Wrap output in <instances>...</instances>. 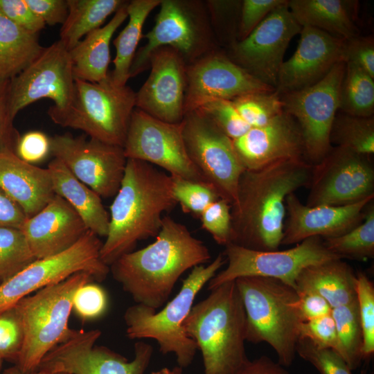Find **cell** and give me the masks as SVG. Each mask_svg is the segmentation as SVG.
Instances as JSON below:
<instances>
[{"label":"cell","instance_id":"cell-55","mask_svg":"<svg viewBox=\"0 0 374 374\" xmlns=\"http://www.w3.org/2000/svg\"><path fill=\"white\" fill-rule=\"evenodd\" d=\"M27 218L21 208L0 188V227L20 229Z\"/></svg>","mask_w":374,"mask_h":374},{"label":"cell","instance_id":"cell-52","mask_svg":"<svg viewBox=\"0 0 374 374\" xmlns=\"http://www.w3.org/2000/svg\"><path fill=\"white\" fill-rule=\"evenodd\" d=\"M9 81L0 82V153L12 152L20 136L15 129L8 104Z\"/></svg>","mask_w":374,"mask_h":374},{"label":"cell","instance_id":"cell-33","mask_svg":"<svg viewBox=\"0 0 374 374\" xmlns=\"http://www.w3.org/2000/svg\"><path fill=\"white\" fill-rule=\"evenodd\" d=\"M121 0H67L68 15L62 24L60 40L68 51L124 3Z\"/></svg>","mask_w":374,"mask_h":374},{"label":"cell","instance_id":"cell-51","mask_svg":"<svg viewBox=\"0 0 374 374\" xmlns=\"http://www.w3.org/2000/svg\"><path fill=\"white\" fill-rule=\"evenodd\" d=\"M51 153V139L38 130L20 136L15 154L21 160L33 164L44 159Z\"/></svg>","mask_w":374,"mask_h":374},{"label":"cell","instance_id":"cell-22","mask_svg":"<svg viewBox=\"0 0 374 374\" xmlns=\"http://www.w3.org/2000/svg\"><path fill=\"white\" fill-rule=\"evenodd\" d=\"M373 199L374 196L349 205L310 207L291 193L285 199L287 217L281 244H296L311 237L323 239L341 235L362 222L365 209Z\"/></svg>","mask_w":374,"mask_h":374},{"label":"cell","instance_id":"cell-2","mask_svg":"<svg viewBox=\"0 0 374 374\" xmlns=\"http://www.w3.org/2000/svg\"><path fill=\"white\" fill-rule=\"evenodd\" d=\"M154 242L117 258L110 272L137 304L161 308L179 277L211 258L208 247L184 224L163 216Z\"/></svg>","mask_w":374,"mask_h":374},{"label":"cell","instance_id":"cell-37","mask_svg":"<svg viewBox=\"0 0 374 374\" xmlns=\"http://www.w3.org/2000/svg\"><path fill=\"white\" fill-rule=\"evenodd\" d=\"M331 315L336 326L339 355L355 370L363 360V335L357 301L332 308Z\"/></svg>","mask_w":374,"mask_h":374},{"label":"cell","instance_id":"cell-42","mask_svg":"<svg viewBox=\"0 0 374 374\" xmlns=\"http://www.w3.org/2000/svg\"><path fill=\"white\" fill-rule=\"evenodd\" d=\"M197 111L211 119L232 140L242 136L251 128L240 115L231 100H213Z\"/></svg>","mask_w":374,"mask_h":374},{"label":"cell","instance_id":"cell-43","mask_svg":"<svg viewBox=\"0 0 374 374\" xmlns=\"http://www.w3.org/2000/svg\"><path fill=\"white\" fill-rule=\"evenodd\" d=\"M296 354L310 363L320 374H352V370L338 353L319 347L307 339H299Z\"/></svg>","mask_w":374,"mask_h":374},{"label":"cell","instance_id":"cell-5","mask_svg":"<svg viewBox=\"0 0 374 374\" xmlns=\"http://www.w3.org/2000/svg\"><path fill=\"white\" fill-rule=\"evenodd\" d=\"M246 314L247 341L265 342L276 352L283 366L296 355L301 325L296 291L283 282L265 277L235 280Z\"/></svg>","mask_w":374,"mask_h":374},{"label":"cell","instance_id":"cell-61","mask_svg":"<svg viewBox=\"0 0 374 374\" xmlns=\"http://www.w3.org/2000/svg\"><path fill=\"white\" fill-rule=\"evenodd\" d=\"M53 374H68V373H53Z\"/></svg>","mask_w":374,"mask_h":374},{"label":"cell","instance_id":"cell-60","mask_svg":"<svg viewBox=\"0 0 374 374\" xmlns=\"http://www.w3.org/2000/svg\"><path fill=\"white\" fill-rule=\"evenodd\" d=\"M3 361H4L3 359L0 356V371L1 369V366H2V364Z\"/></svg>","mask_w":374,"mask_h":374},{"label":"cell","instance_id":"cell-30","mask_svg":"<svg viewBox=\"0 0 374 374\" xmlns=\"http://www.w3.org/2000/svg\"><path fill=\"white\" fill-rule=\"evenodd\" d=\"M288 8L303 26L317 28L343 39L359 35L355 22L357 1L346 0H288Z\"/></svg>","mask_w":374,"mask_h":374},{"label":"cell","instance_id":"cell-50","mask_svg":"<svg viewBox=\"0 0 374 374\" xmlns=\"http://www.w3.org/2000/svg\"><path fill=\"white\" fill-rule=\"evenodd\" d=\"M0 12L32 34L38 35L46 26L42 19L30 8L26 0H0Z\"/></svg>","mask_w":374,"mask_h":374},{"label":"cell","instance_id":"cell-39","mask_svg":"<svg viewBox=\"0 0 374 374\" xmlns=\"http://www.w3.org/2000/svg\"><path fill=\"white\" fill-rule=\"evenodd\" d=\"M232 101L240 115L251 127L265 126L284 112L280 96L275 90L246 94Z\"/></svg>","mask_w":374,"mask_h":374},{"label":"cell","instance_id":"cell-14","mask_svg":"<svg viewBox=\"0 0 374 374\" xmlns=\"http://www.w3.org/2000/svg\"><path fill=\"white\" fill-rule=\"evenodd\" d=\"M75 78L69 51L60 40L44 47L39 55L9 81L8 104L15 119L19 111L42 98L54 105L48 116L71 107L75 95Z\"/></svg>","mask_w":374,"mask_h":374},{"label":"cell","instance_id":"cell-32","mask_svg":"<svg viewBox=\"0 0 374 374\" xmlns=\"http://www.w3.org/2000/svg\"><path fill=\"white\" fill-rule=\"evenodd\" d=\"M161 3V0H133L127 3L128 22L113 42L116 53L109 76L115 84L126 85L137 46L143 37V24L152 10Z\"/></svg>","mask_w":374,"mask_h":374},{"label":"cell","instance_id":"cell-48","mask_svg":"<svg viewBox=\"0 0 374 374\" xmlns=\"http://www.w3.org/2000/svg\"><path fill=\"white\" fill-rule=\"evenodd\" d=\"M300 338L307 339L319 347L331 348L339 354L336 326L331 314L303 321Z\"/></svg>","mask_w":374,"mask_h":374},{"label":"cell","instance_id":"cell-36","mask_svg":"<svg viewBox=\"0 0 374 374\" xmlns=\"http://www.w3.org/2000/svg\"><path fill=\"white\" fill-rule=\"evenodd\" d=\"M330 141L336 146L370 156L374 152V118L337 114Z\"/></svg>","mask_w":374,"mask_h":374},{"label":"cell","instance_id":"cell-25","mask_svg":"<svg viewBox=\"0 0 374 374\" xmlns=\"http://www.w3.org/2000/svg\"><path fill=\"white\" fill-rule=\"evenodd\" d=\"M0 188L30 217L55 196L50 172L19 159L15 152L0 153Z\"/></svg>","mask_w":374,"mask_h":374},{"label":"cell","instance_id":"cell-45","mask_svg":"<svg viewBox=\"0 0 374 374\" xmlns=\"http://www.w3.org/2000/svg\"><path fill=\"white\" fill-rule=\"evenodd\" d=\"M231 204L219 198L208 205L199 215L202 227L208 232L220 245L231 243Z\"/></svg>","mask_w":374,"mask_h":374},{"label":"cell","instance_id":"cell-46","mask_svg":"<svg viewBox=\"0 0 374 374\" xmlns=\"http://www.w3.org/2000/svg\"><path fill=\"white\" fill-rule=\"evenodd\" d=\"M108 305L106 292L99 285L87 283L74 294L72 310L82 320L96 319L104 314Z\"/></svg>","mask_w":374,"mask_h":374},{"label":"cell","instance_id":"cell-54","mask_svg":"<svg viewBox=\"0 0 374 374\" xmlns=\"http://www.w3.org/2000/svg\"><path fill=\"white\" fill-rule=\"evenodd\" d=\"M297 294L298 308L303 321L331 314L332 307L319 294L310 292H297Z\"/></svg>","mask_w":374,"mask_h":374},{"label":"cell","instance_id":"cell-3","mask_svg":"<svg viewBox=\"0 0 374 374\" xmlns=\"http://www.w3.org/2000/svg\"><path fill=\"white\" fill-rule=\"evenodd\" d=\"M177 204L169 174L145 161L127 159L120 188L110 206L101 260L110 266L132 251L139 241L156 237L163 214Z\"/></svg>","mask_w":374,"mask_h":374},{"label":"cell","instance_id":"cell-44","mask_svg":"<svg viewBox=\"0 0 374 374\" xmlns=\"http://www.w3.org/2000/svg\"><path fill=\"white\" fill-rule=\"evenodd\" d=\"M23 342V325L16 307L0 312V356L16 364Z\"/></svg>","mask_w":374,"mask_h":374},{"label":"cell","instance_id":"cell-56","mask_svg":"<svg viewBox=\"0 0 374 374\" xmlns=\"http://www.w3.org/2000/svg\"><path fill=\"white\" fill-rule=\"evenodd\" d=\"M235 374H289V373L279 363L263 355L252 361L249 360Z\"/></svg>","mask_w":374,"mask_h":374},{"label":"cell","instance_id":"cell-41","mask_svg":"<svg viewBox=\"0 0 374 374\" xmlns=\"http://www.w3.org/2000/svg\"><path fill=\"white\" fill-rule=\"evenodd\" d=\"M357 302L363 335L362 359L374 353V287L363 272L356 274Z\"/></svg>","mask_w":374,"mask_h":374},{"label":"cell","instance_id":"cell-49","mask_svg":"<svg viewBox=\"0 0 374 374\" xmlns=\"http://www.w3.org/2000/svg\"><path fill=\"white\" fill-rule=\"evenodd\" d=\"M342 61L351 62L374 78L373 37L360 36L344 39L342 48Z\"/></svg>","mask_w":374,"mask_h":374},{"label":"cell","instance_id":"cell-1","mask_svg":"<svg viewBox=\"0 0 374 374\" xmlns=\"http://www.w3.org/2000/svg\"><path fill=\"white\" fill-rule=\"evenodd\" d=\"M312 168L305 159H294L245 170L231 208V243L256 250H278L283 235L286 197L308 186Z\"/></svg>","mask_w":374,"mask_h":374},{"label":"cell","instance_id":"cell-11","mask_svg":"<svg viewBox=\"0 0 374 374\" xmlns=\"http://www.w3.org/2000/svg\"><path fill=\"white\" fill-rule=\"evenodd\" d=\"M346 63H337L316 84L293 92L280 94L285 112L300 129L304 159L312 165L319 163L332 147L330 134L339 109L340 89Z\"/></svg>","mask_w":374,"mask_h":374},{"label":"cell","instance_id":"cell-18","mask_svg":"<svg viewBox=\"0 0 374 374\" xmlns=\"http://www.w3.org/2000/svg\"><path fill=\"white\" fill-rule=\"evenodd\" d=\"M287 3L288 0L269 13L247 37L232 44L235 63L274 89L287 46L302 29Z\"/></svg>","mask_w":374,"mask_h":374},{"label":"cell","instance_id":"cell-10","mask_svg":"<svg viewBox=\"0 0 374 374\" xmlns=\"http://www.w3.org/2000/svg\"><path fill=\"white\" fill-rule=\"evenodd\" d=\"M223 255L227 266L209 280L208 290L247 276L276 279L296 290V279L304 268L341 259L326 248L319 237L307 238L282 251L256 250L229 243L225 246Z\"/></svg>","mask_w":374,"mask_h":374},{"label":"cell","instance_id":"cell-31","mask_svg":"<svg viewBox=\"0 0 374 374\" xmlns=\"http://www.w3.org/2000/svg\"><path fill=\"white\" fill-rule=\"evenodd\" d=\"M44 48L38 35L25 30L0 12V82L10 81L18 75Z\"/></svg>","mask_w":374,"mask_h":374},{"label":"cell","instance_id":"cell-35","mask_svg":"<svg viewBox=\"0 0 374 374\" xmlns=\"http://www.w3.org/2000/svg\"><path fill=\"white\" fill-rule=\"evenodd\" d=\"M326 248L339 258L366 260L374 257V202L366 206L362 222L349 231L323 238Z\"/></svg>","mask_w":374,"mask_h":374},{"label":"cell","instance_id":"cell-16","mask_svg":"<svg viewBox=\"0 0 374 374\" xmlns=\"http://www.w3.org/2000/svg\"><path fill=\"white\" fill-rule=\"evenodd\" d=\"M123 148L127 159L160 167L172 177L206 183L188 157L181 123L164 122L134 109Z\"/></svg>","mask_w":374,"mask_h":374},{"label":"cell","instance_id":"cell-47","mask_svg":"<svg viewBox=\"0 0 374 374\" xmlns=\"http://www.w3.org/2000/svg\"><path fill=\"white\" fill-rule=\"evenodd\" d=\"M287 0H244L241 3L238 41L247 37L274 10Z\"/></svg>","mask_w":374,"mask_h":374},{"label":"cell","instance_id":"cell-21","mask_svg":"<svg viewBox=\"0 0 374 374\" xmlns=\"http://www.w3.org/2000/svg\"><path fill=\"white\" fill-rule=\"evenodd\" d=\"M292 56L280 69L275 91L279 94L309 87L342 61L344 40L310 26H303Z\"/></svg>","mask_w":374,"mask_h":374},{"label":"cell","instance_id":"cell-27","mask_svg":"<svg viewBox=\"0 0 374 374\" xmlns=\"http://www.w3.org/2000/svg\"><path fill=\"white\" fill-rule=\"evenodd\" d=\"M124 3L104 26L88 33L69 51L75 79L100 82L109 76L110 42L115 31L128 17Z\"/></svg>","mask_w":374,"mask_h":374},{"label":"cell","instance_id":"cell-58","mask_svg":"<svg viewBox=\"0 0 374 374\" xmlns=\"http://www.w3.org/2000/svg\"><path fill=\"white\" fill-rule=\"evenodd\" d=\"M165 374H182V368L180 366H175L172 369L164 368Z\"/></svg>","mask_w":374,"mask_h":374},{"label":"cell","instance_id":"cell-19","mask_svg":"<svg viewBox=\"0 0 374 374\" xmlns=\"http://www.w3.org/2000/svg\"><path fill=\"white\" fill-rule=\"evenodd\" d=\"M275 89L221 54L199 60L186 71L184 115L216 99L233 100Z\"/></svg>","mask_w":374,"mask_h":374},{"label":"cell","instance_id":"cell-13","mask_svg":"<svg viewBox=\"0 0 374 374\" xmlns=\"http://www.w3.org/2000/svg\"><path fill=\"white\" fill-rule=\"evenodd\" d=\"M100 335L98 329L72 330L66 340L45 355L37 370L51 374H145L153 354L150 344L136 342L134 359L129 361L106 346L96 345Z\"/></svg>","mask_w":374,"mask_h":374},{"label":"cell","instance_id":"cell-34","mask_svg":"<svg viewBox=\"0 0 374 374\" xmlns=\"http://www.w3.org/2000/svg\"><path fill=\"white\" fill-rule=\"evenodd\" d=\"M339 110L355 116H373L374 78L351 62L346 63Z\"/></svg>","mask_w":374,"mask_h":374},{"label":"cell","instance_id":"cell-28","mask_svg":"<svg viewBox=\"0 0 374 374\" xmlns=\"http://www.w3.org/2000/svg\"><path fill=\"white\" fill-rule=\"evenodd\" d=\"M55 195L65 199L82 220L87 229L99 237L108 233L109 215L101 197L78 179L59 159L48 165Z\"/></svg>","mask_w":374,"mask_h":374},{"label":"cell","instance_id":"cell-6","mask_svg":"<svg viewBox=\"0 0 374 374\" xmlns=\"http://www.w3.org/2000/svg\"><path fill=\"white\" fill-rule=\"evenodd\" d=\"M226 262L220 253L207 265L194 267L183 280L177 294L159 310L141 304L127 308L123 319L126 335L130 339H154L163 355L172 353L178 366L188 367L193 362L197 347L184 328L196 296Z\"/></svg>","mask_w":374,"mask_h":374},{"label":"cell","instance_id":"cell-40","mask_svg":"<svg viewBox=\"0 0 374 374\" xmlns=\"http://www.w3.org/2000/svg\"><path fill=\"white\" fill-rule=\"evenodd\" d=\"M174 197L185 213L199 216L203 211L220 196L208 184L172 177Z\"/></svg>","mask_w":374,"mask_h":374},{"label":"cell","instance_id":"cell-26","mask_svg":"<svg viewBox=\"0 0 374 374\" xmlns=\"http://www.w3.org/2000/svg\"><path fill=\"white\" fill-rule=\"evenodd\" d=\"M161 8L153 28L143 37L146 44L136 53L133 60L130 77H134L147 67L150 56L157 49L170 47L188 54L193 49L197 35L188 15L177 1H161Z\"/></svg>","mask_w":374,"mask_h":374},{"label":"cell","instance_id":"cell-15","mask_svg":"<svg viewBox=\"0 0 374 374\" xmlns=\"http://www.w3.org/2000/svg\"><path fill=\"white\" fill-rule=\"evenodd\" d=\"M306 206H345L374 196V168L369 156L339 146L313 165Z\"/></svg>","mask_w":374,"mask_h":374},{"label":"cell","instance_id":"cell-8","mask_svg":"<svg viewBox=\"0 0 374 374\" xmlns=\"http://www.w3.org/2000/svg\"><path fill=\"white\" fill-rule=\"evenodd\" d=\"M75 95L66 112L49 116L63 127L84 132L90 138L123 147L136 92L127 85L118 86L109 74L100 82L75 79Z\"/></svg>","mask_w":374,"mask_h":374},{"label":"cell","instance_id":"cell-12","mask_svg":"<svg viewBox=\"0 0 374 374\" xmlns=\"http://www.w3.org/2000/svg\"><path fill=\"white\" fill-rule=\"evenodd\" d=\"M181 125L190 161L220 197L234 204L239 180L245 169L235 153L233 140L197 110L186 114Z\"/></svg>","mask_w":374,"mask_h":374},{"label":"cell","instance_id":"cell-38","mask_svg":"<svg viewBox=\"0 0 374 374\" xmlns=\"http://www.w3.org/2000/svg\"><path fill=\"white\" fill-rule=\"evenodd\" d=\"M35 260L19 229L0 227V283Z\"/></svg>","mask_w":374,"mask_h":374},{"label":"cell","instance_id":"cell-23","mask_svg":"<svg viewBox=\"0 0 374 374\" xmlns=\"http://www.w3.org/2000/svg\"><path fill=\"white\" fill-rule=\"evenodd\" d=\"M233 145L245 170L258 169L283 160L304 159L299 125L285 112L265 126L251 127L233 140Z\"/></svg>","mask_w":374,"mask_h":374},{"label":"cell","instance_id":"cell-20","mask_svg":"<svg viewBox=\"0 0 374 374\" xmlns=\"http://www.w3.org/2000/svg\"><path fill=\"white\" fill-rule=\"evenodd\" d=\"M149 77L136 93L135 107L169 123H181L184 116L186 71L181 55L162 47L150 56Z\"/></svg>","mask_w":374,"mask_h":374},{"label":"cell","instance_id":"cell-53","mask_svg":"<svg viewBox=\"0 0 374 374\" xmlns=\"http://www.w3.org/2000/svg\"><path fill=\"white\" fill-rule=\"evenodd\" d=\"M26 2L46 25L62 24L67 17V0H26Z\"/></svg>","mask_w":374,"mask_h":374},{"label":"cell","instance_id":"cell-57","mask_svg":"<svg viewBox=\"0 0 374 374\" xmlns=\"http://www.w3.org/2000/svg\"><path fill=\"white\" fill-rule=\"evenodd\" d=\"M3 374H51V373H48L44 371H42V370H37L30 373H24L22 371H21L17 366L15 365L12 367L5 369L3 371Z\"/></svg>","mask_w":374,"mask_h":374},{"label":"cell","instance_id":"cell-29","mask_svg":"<svg viewBox=\"0 0 374 374\" xmlns=\"http://www.w3.org/2000/svg\"><path fill=\"white\" fill-rule=\"evenodd\" d=\"M356 280L348 263L331 260L304 268L296 279V291L319 294L335 308L357 301Z\"/></svg>","mask_w":374,"mask_h":374},{"label":"cell","instance_id":"cell-9","mask_svg":"<svg viewBox=\"0 0 374 374\" xmlns=\"http://www.w3.org/2000/svg\"><path fill=\"white\" fill-rule=\"evenodd\" d=\"M102 246L99 236L88 230L68 249L52 256L36 259L0 283V312L77 272H87L97 282L104 280L110 269L100 258Z\"/></svg>","mask_w":374,"mask_h":374},{"label":"cell","instance_id":"cell-59","mask_svg":"<svg viewBox=\"0 0 374 374\" xmlns=\"http://www.w3.org/2000/svg\"><path fill=\"white\" fill-rule=\"evenodd\" d=\"M150 374H165L164 368L157 371H153Z\"/></svg>","mask_w":374,"mask_h":374},{"label":"cell","instance_id":"cell-24","mask_svg":"<svg viewBox=\"0 0 374 374\" xmlns=\"http://www.w3.org/2000/svg\"><path fill=\"white\" fill-rule=\"evenodd\" d=\"M19 229L36 259L68 249L88 231L75 211L57 195L37 214L27 218Z\"/></svg>","mask_w":374,"mask_h":374},{"label":"cell","instance_id":"cell-4","mask_svg":"<svg viewBox=\"0 0 374 374\" xmlns=\"http://www.w3.org/2000/svg\"><path fill=\"white\" fill-rule=\"evenodd\" d=\"M209 291L193 305L184 328L202 353L204 374H235L249 361L243 303L235 280Z\"/></svg>","mask_w":374,"mask_h":374},{"label":"cell","instance_id":"cell-7","mask_svg":"<svg viewBox=\"0 0 374 374\" xmlns=\"http://www.w3.org/2000/svg\"><path fill=\"white\" fill-rule=\"evenodd\" d=\"M94 280L87 272H77L19 301L15 306L24 329L23 346L15 366L24 373L37 370L45 355L67 339L72 301L76 290Z\"/></svg>","mask_w":374,"mask_h":374},{"label":"cell","instance_id":"cell-17","mask_svg":"<svg viewBox=\"0 0 374 374\" xmlns=\"http://www.w3.org/2000/svg\"><path fill=\"white\" fill-rule=\"evenodd\" d=\"M51 153L101 197L117 193L127 163L123 147L66 133L51 138Z\"/></svg>","mask_w":374,"mask_h":374}]
</instances>
